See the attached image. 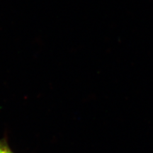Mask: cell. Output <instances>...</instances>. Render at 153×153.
Here are the masks:
<instances>
[{
    "label": "cell",
    "mask_w": 153,
    "mask_h": 153,
    "mask_svg": "<svg viewBox=\"0 0 153 153\" xmlns=\"http://www.w3.org/2000/svg\"><path fill=\"white\" fill-rule=\"evenodd\" d=\"M0 153H14L9 147L7 137L0 139Z\"/></svg>",
    "instance_id": "obj_1"
}]
</instances>
